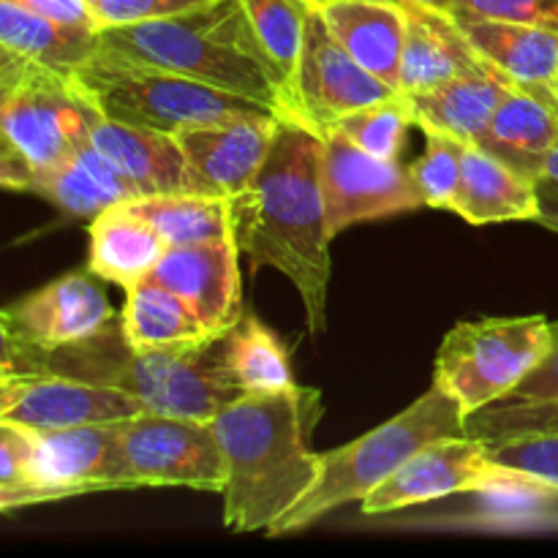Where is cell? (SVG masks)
Listing matches in <instances>:
<instances>
[{"mask_svg": "<svg viewBox=\"0 0 558 558\" xmlns=\"http://www.w3.org/2000/svg\"><path fill=\"white\" fill-rule=\"evenodd\" d=\"M322 156L325 136L283 114L265 167L248 189L229 199L240 254L251 267H276L294 283L314 336L327 327L332 270Z\"/></svg>", "mask_w": 558, "mask_h": 558, "instance_id": "6da1fadb", "label": "cell"}, {"mask_svg": "<svg viewBox=\"0 0 558 558\" xmlns=\"http://www.w3.org/2000/svg\"><path fill=\"white\" fill-rule=\"evenodd\" d=\"M322 414V392L294 385L240 396L210 420L229 469L223 526L267 534L298 505L319 474L311 436Z\"/></svg>", "mask_w": 558, "mask_h": 558, "instance_id": "7a4b0ae2", "label": "cell"}, {"mask_svg": "<svg viewBox=\"0 0 558 558\" xmlns=\"http://www.w3.org/2000/svg\"><path fill=\"white\" fill-rule=\"evenodd\" d=\"M31 371L118 387L163 417L213 420L245 396L227 365L223 336L196 349L136 352L125 343L120 319L90 341L52 352L3 343V376Z\"/></svg>", "mask_w": 558, "mask_h": 558, "instance_id": "3957f363", "label": "cell"}, {"mask_svg": "<svg viewBox=\"0 0 558 558\" xmlns=\"http://www.w3.org/2000/svg\"><path fill=\"white\" fill-rule=\"evenodd\" d=\"M96 49L265 104L281 118L287 114L283 85L251 31L243 0H213L167 20L101 27Z\"/></svg>", "mask_w": 558, "mask_h": 558, "instance_id": "277c9868", "label": "cell"}, {"mask_svg": "<svg viewBox=\"0 0 558 558\" xmlns=\"http://www.w3.org/2000/svg\"><path fill=\"white\" fill-rule=\"evenodd\" d=\"M447 436H466V412L450 392L434 381V387L423 392L412 407L381 423L379 428L336 450L319 452V474L314 485L267 532V537L300 532L349 501H363L414 452Z\"/></svg>", "mask_w": 558, "mask_h": 558, "instance_id": "5b68a950", "label": "cell"}, {"mask_svg": "<svg viewBox=\"0 0 558 558\" xmlns=\"http://www.w3.org/2000/svg\"><path fill=\"white\" fill-rule=\"evenodd\" d=\"M101 118L71 76L5 52L0 60V183L31 191L38 172L69 158L90 140Z\"/></svg>", "mask_w": 558, "mask_h": 558, "instance_id": "8992f818", "label": "cell"}, {"mask_svg": "<svg viewBox=\"0 0 558 558\" xmlns=\"http://www.w3.org/2000/svg\"><path fill=\"white\" fill-rule=\"evenodd\" d=\"M71 82L107 120L142 125L163 134H178L191 125L218 123L229 118L278 114L265 104L216 90L172 71L112 58L98 49L71 71Z\"/></svg>", "mask_w": 558, "mask_h": 558, "instance_id": "52a82bcc", "label": "cell"}, {"mask_svg": "<svg viewBox=\"0 0 558 558\" xmlns=\"http://www.w3.org/2000/svg\"><path fill=\"white\" fill-rule=\"evenodd\" d=\"M554 347V322L545 316L461 322L441 341L434 381L466 414L505 401Z\"/></svg>", "mask_w": 558, "mask_h": 558, "instance_id": "ba28073f", "label": "cell"}, {"mask_svg": "<svg viewBox=\"0 0 558 558\" xmlns=\"http://www.w3.org/2000/svg\"><path fill=\"white\" fill-rule=\"evenodd\" d=\"M120 456L131 488H194L223 494L229 480L210 420L140 414L120 423Z\"/></svg>", "mask_w": 558, "mask_h": 558, "instance_id": "9c48e42d", "label": "cell"}, {"mask_svg": "<svg viewBox=\"0 0 558 558\" xmlns=\"http://www.w3.org/2000/svg\"><path fill=\"white\" fill-rule=\"evenodd\" d=\"M33 458L27 483L0 499V510L47 505L109 490H134L120 456V423L82 428L33 430Z\"/></svg>", "mask_w": 558, "mask_h": 558, "instance_id": "30bf717a", "label": "cell"}, {"mask_svg": "<svg viewBox=\"0 0 558 558\" xmlns=\"http://www.w3.org/2000/svg\"><path fill=\"white\" fill-rule=\"evenodd\" d=\"M392 93H398V87L387 85L374 71L360 65L332 36L319 5H311L287 118L300 120L311 131L325 136L347 114L381 101Z\"/></svg>", "mask_w": 558, "mask_h": 558, "instance_id": "8fae6325", "label": "cell"}, {"mask_svg": "<svg viewBox=\"0 0 558 558\" xmlns=\"http://www.w3.org/2000/svg\"><path fill=\"white\" fill-rule=\"evenodd\" d=\"M322 191L332 238L354 223L425 207L398 158L371 156L336 131L325 134Z\"/></svg>", "mask_w": 558, "mask_h": 558, "instance_id": "7c38bea8", "label": "cell"}, {"mask_svg": "<svg viewBox=\"0 0 558 558\" xmlns=\"http://www.w3.org/2000/svg\"><path fill=\"white\" fill-rule=\"evenodd\" d=\"M147 407L118 387L60 374H5L0 379V420L33 430L125 423Z\"/></svg>", "mask_w": 558, "mask_h": 558, "instance_id": "4fadbf2b", "label": "cell"}, {"mask_svg": "<svg viewBox=\"0 0 558 558\" xmlns=\"http://www.w3.org/2000/svg\"><path fill=\"white\" fill-rule=\"evenodd\" d=\"M112 322H118L114 308L93 272H65L38 292L5 305L0 330L3 343L52 352L90 341Z\"/></svg>", "mask_w": 558, "mask_h": 558, "instance_id": "5bb4252c", "label": "cell"}, {"mask_svg": "<svg viewBox=\"0 0 558 558\" xmlns=\"http://www.w3.org/2000/svg\"><path fill=\"white\" fill-rule=\"evenodd\" d=\"M496 474L499 466L490 463L485 441L472 436H447L414 452L390 480L360 501V510L368 518L392 515L407 507H423L480 490L494 483Z\"/></svg>", "mask_w": 558, "mask_h": 558, "instance_id": "9a60e30c", "label": "cell"}, {"mask_svg": "<svg viewBox=\"0 0 558 558\" xmlns=\"http://www.w3.org/2000/svg\"><path fill=\"white\" fill-rule=\"evenodd\" d=\"M281 114H251L178 131L189 163L191 194L223 196L248 189L270 156Z\"/></svg>", "mask_w": 558, "mask_h": 558, "instance_id": "2e32d148", "label": "cell"}, {"mask_svg": "<svg viewBox=\"0 0 558 558\" xmlns=\"http://www.w3.org/2000/svg\"><path fill=\"white\" fill-rule=\"evenodd\" d=\"M234 238L169 245L153 278L172 289L207 325L216 338L227 336L243 319V278Z\"/></svg>", "mask_w": 558, "mask_h": 558, "instance_id": "e0dca14e", "label": "cell"}, {"mask_svg": "<svg viewBox=\"0 0 558 558\" xmlns=\"http://www.w3.org/2000/svg\"><path fill=\"white\" fill-rule=\"evenodd\" d=\"M474 52L510 87L558 109V31L488 16L452 14Z\"/></svg>", "mask_w": 558, "mask_h": 558, "instance_id": "ac0fdd59", "label": "cell"}, {"mask_svg": "<svg viewBox=\"0 0 558 558\" xmlns=\"http://www.w3.org/2000/svg\"><path fill=\"white\" fill-rule=\"evenodd\" d=\"M458 510L425 512L417 526L480 529V532H539L558 529V488L529 474L499 466L494 483L469 490Z\"/></svg>", "mask_w": 558, "mask_h": 558, "instance_id": "d6986e66", "label": "cell"}, {"mask_svg": "<svg viewBox=\"0 0 558 558\" xmlns=\"http://www.w3.org/2000/svg\"><path fill=\"white\" fill-rule=\"evenodd\" d=\"M401 3L407 11V38H403L398 87L403 93L414 96V93L436 90L483 60L463 36L452 11L414 3V0H401Z\"/></svg>", "mask_w": 558, "mask_h": 558, "instance_id": "ffe728a7", "label": "cell"}, {"mask_svg": "<svg viewBox=\"0 0 558 558\" xmlns=\"http://www.w3.org/2000/svg\"><path fill=\"white\" fill-rule=\"evenodd\" d=\"M90 145L98 147L142 196L191 194L189 163L174 134L114 123L101 114L90 129Z\"/></svg>", "mask_w": 558, "mask_h": 558, "instance_id": "44dd1931", "label": "cell"}, {"mask_svg": "<svg viewBox=\"0 0 558 558\" xmlns=\"http://www.w3.org/2000/svg\"><path fill=\"white\" fill-rule=\"evenodd\" d=\"M319 9L347 52L387 85L398 87L407 38V11L401 0H330Z\"/></svg>", "mask_w": 558, "mask_h": 558, "instance_id": "7402d4cb", "label": "cell"}, {"mask_svg": "<svg viewBox=\"0 0 558 558\" xmlns=\"http://www.w3.org/2000/svg\"><path fill=\"white\" fill-rule=\"evenodd\" d=\"M169 243L131 202L112 205L90 218V267L101 281L131 289L153 276Z\"/></svg>", "mask_w": 558, "mask_h": 558, "instance_id": "603a6c76", "label": "cell"}, {"mask_svg": "<svg viewBox=\"0 0 558 558\" xmlns=\"http://www.w3.org/2000/svg\"><path fill=\"white\" fill-rule=\"evenodd\" d=\"M31 194L44 196L76 218H96L107 207L142 196L136 185L98 147L90 145V140L47 172H38Z\"/></svg>", "mask_w": 558, "mask_h": 558, "instance_id": "cb8c5ba5", "label": "cell"}, {"mask_svg": "<svg viewBox=\"0 0 558 558\" xmlns=\"http://www.w3.org/2000/svg\"><path fill=\"white\" fill-rule=\"evenodd\" d=\"M558 136V109L526 90L510 87L496 107L488 129L474 145L515 172L539 180Z\"/></svg>", "mask_w": 558, "mask_h": 558, "instance_id": "d4e9b609", "label": "cell"}, {"mask_svg": "<svg viewBox=\"0 0 558 558\" xmlns=\"http://www.w3.org/2000/svg\"><path fill=\"white\" fill-rule=\"evenodd\" d=\"M537 180L515 172L483 147L466 145L452 213L469 223H501L537 221Z\"/></svg>", "mask_w": 558, "mask_h": 558, "instance_id": "484cf974", "label": "cell"}, {"mask_svg": "<svg viewBox=\"0 0 558 558\" xmlns=\"http://www.w3.org/2000/svg\"><path fill=\"white\" fill-rule=\"evenodd\" d=\"M120 330H123L125 343L136 352L196 349L216 341V336L189 308V303L153 276L125 289Z\"/></svg>", "mask_w": 558, "mask_h": 558, "instance_id": "4316f807", "label": "cell"}, {"mask_svg": "<svg viewBox=\"0 0 558 558\" xmlns=\"http://www.w3.org/2000/svg\"><path fill=\"white\" fill-rule=\"evenodd\" d=\"M507 90L510 85L485 60H480L474 69L452 76L436 90L414 93L412 101L417 109V125L445 131L456 140L474 145L488 129Z\"/></svg>", "mask_w": 558, "mask_h": 558, "instance_id": "83f0119b", "label": "cell"}, {"mask_svg": "<svg viewBox=\"0 0 558 558\" xmlns=\"http://www.w3.org/2000/svg\"><path fill=\"white\" fill-rule=\"evenodd\" d=\"M96 33L63 25L20 0H0V47L65 76L96 52Z\"/></svg>", "mask_w": 558, "mask_h": 558, "instance_id": "f1b7e54d", "label": "cell"}, {"mask_svg": "<svg viewBox=\"0 0 558 558\" xmlns=\"http://www.w3.org/2000/svg\"><path fill=\"white\" fill-rule=\"evenodd\" d=\"M223 354H227L234 381L245 396L294 387L287 347L254 314H243V319L223 336Z\"/></svg>", "mask_w": 558, "mask_h": 558, "instance_id": "f546056e", "label": "cell"}, {"mask_svg": "<svg viewBox=\"0 0 558 558\" xmlns=\"http://www.w3.org/2000/svg\"><path fill=\"white\" fill-rule=\"evenodd\" d=\"M131 207L145 216L169 245L232 238V210L223 196L153 194L131 199Z\"/></svg>", "mask_w": 558, "mask_h": 558, "instance_id": "4dcf8cb0", "label": "cell"}, {"mask_svg": "<svg viewBox=\"0 0 558 558\" xmlns=\"http://www.w3.org/2000/svg\"><path fill=\"white\" fill-rule=\"evenodd\" d=\"M251 31L265 49L267 60L276 69L287 96V114L292 104L294 76H298L300 54L305 44V22H308V0H243Z\"/></svg>", "mask_w": 558, "mask_h": 558, "instance_id": "1f68e13d", "label": "cell"}, {"mask_svg": "<svg viewBox=\"0 0 558 558\" xmlns=\"http://www.w3.org/2000/svg\"><path fill=\"white\" fill-rule=\"evenodd\" d=\"M409 125H417V109H414L409 93L398 90L392 96L381 98V101L368 104V107L347 114L341 123H336L332 131L347 136L349 142H354L363 150H368L371 156L398 158Z\"/></svg>", "mask_w": 558, "mask_h": 558, "instance_id": "d6a6232c", "label": "cell"}, {"mask_svg": "<svg viewBox=\"0 0 558 558\" xmlns=\"http://www.w3.org/2000/svg\"><path fill=\"white\" fill-rule=\"evenodd\" d=\"M423 131L425 150L423 156L414 158V163L407 167L409 178H412L414 189H417L425 207H434V210H452L458 185H461L463 153H466L469 142H461L456 140V136L436 129Z\"/></svg>", "mask_w": 558, "mask_h": 558, "instance_id": "836d02e7", "label": "cell"}, {"mask_svg": "<svg viewBox=\"0 0 558 558\" xmlns=\"http://www.w3.org/2000/svg\"><path fill=\"white\" fill-rule=\"evenodd\" d=\"M558 434V398L548 401H499L466 414V436L480 441H505L518 436Z\"/></svg>", "mask_w": 558, "mask_h": 558, "instance_id": "e575fe53", "label": "cell"}, {"mask_svg": "<svg viewBox=\"0 0 558 558\" xmlns=\"http://www.w3.org/2000/svg\"><path fill=\"white\" fill-rule=\"evenodd\" d=\"M490 463L529 474L558 488V434L518 436L505 441H485Z\"/></svg>", "mask_w": 558, "mask_h": 558, "instance_id": "d590c367", "label": "cell"}, {"mask_svg": "<svg viewBox=\"0 0 558 558\" xmlns=\"http://www.w3.org/2000/svg\"><path fill=\"white\" fill-rule=\"evenodd\" d=\"M213 0H90L93 16L101 27L112 25H134V22L167 20V16L185 14Z\"/></svg>", "mask_w": 558, "mask_h": 558, "instance_id": "8d00e7d4", "label": "cell"}, {"mask_svg": "<svg viewBox=\"0 0 558 558\" xmlns=\"http://www.w3.org/2000/svg\"><path fill=\"white\" fill-rule=\"evenodd\" d=\"M452 14L488 16L558 31V0H456Z\"/></svg>", "mask_w": 558, "mask_h": 558, "instance_id": "74e56055", "label": "cell"}, {"mask_svg": "<svg viewBox=\"0 0 558 558\" xmlns=\"http://www.w3.org/2000/svg\"><path fill=\"white\" fill-rule=\"evenodd\" d=\"M33 458L31 428L0 420V499L27 483Z\"/></svg>", "mask_w": 558, "mask_h": 558, "instance_id": "f35d334b", "label": "cell"}, {"mask_svg": "<svg viewBox=\"0 0 558 558\" xmlns=\"http://www.w3.org/2000/svg\"><path fill=\"white\" fill-rule=\"evenodd\" d=\"M548 398H558V322H554V347L548 357L505 401H548Z\"/></svg>", "mask_w": 558, "mask_h": 558, "instance_id": "ab89813d", "label": "cell"}, {"mask_svg": "<svg viewBox=\"0 0 558 558\" xmlns=\"http://www.w3.org/2000/svg\"><path fill=\"white\" fill-rule=\"evenodd\" d=\"M31 5L38 14H47L52 20L63 22L71 27H85V31H98V22L93 16L90 0H20Z\"/></svg>", "mask_w": 558, "mask_h": 558, "instance_id": "60d3db41", "label": "cell"}, {"mask_svg": "<svg viewBox=\"0 0 558 558\" xmlns=\"http://www.w3.org/2000/svg\"><path fill=\"white\" fill-rule=\"evenodd\" d=\"M537 199H539L537 223H543V227L558 232V183L556 180H550V178L537 180Z\"/></svg>", "mask_w": 558, "mask_h": 558, "instance_id": "b9f144b4", "label": "cell"}, {"mask_svg": "<svg viewBox=\"0 0 558 558\" xmlns=\"http://www.w3.org/2000/svg\"><path fill=\"white\" fill-rule=\"evenodd\" d=\"M543 178H550V180H556V183H558V136H556V142H554V150H550L548 161H545V174H543Z\"/></svg>", "mask_w": 558, "mask_h": 558, "instance_id": "7bdbcfd3", "label": "cell"}, {"mask_svg": "<svg viewBox=\"0 0 558 558\" xmlns=\"http://www.w3.org/2000/svg\"><path fill=\"white\" fill-rule=\"evenodd\" d=\"M414 3H423V5H434V9L452 11V3H456V0H414Z\"/></svg>", "mask_w": 558, "mask_h": 558, "instance_id": "ee69618b", "label": "cell"}, {"mask_svg": "<svg viewBox=\"0 0 558 558\" xmlns=\"http://www.w3.org/2000/svg\"><path fill=\"white\" fill-rule=\"evenodd\" d=\"M311 5H325V3H330V0H308Z\"/></svg>", "mask_w": 558, "mask_h": 558, "instance_id": "f6af8a7d", "label": "cell"}, {"mask_svg": "<svg viewBox=\"0 0 558 558\" xmlns=\"http://www.w3.org/2000/svg\"><path fill=\"white\" fill-rule=\"evenodd\" d=\"M556 87H558V76H556Z\"/></svg>", "mask_w": 558, "mask_h": 558, "instance_id": "bcb514c9", "label": "cell"}]
</instances>
